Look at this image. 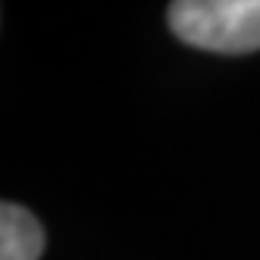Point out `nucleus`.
Instances as JSON below:
<instances>
[{"label":"nucleus","mask_w":260,"mask_h":260,"mask_svg":"<svg viewBox=\"0 0 260 260\" xmlns=\"http://www.w3.org/2000/svg\"><path fill=\"white\" fill-rule=\"evenodd\" d=\"M44 254V226L31 210L0 201V260H38Z\"/></svg>","instance_id":"f03ea898"},{"label":"nucleus","mask_w":260,"mask_h":260,"mask_svg":"<svg viewBox=\"0 0 260 260\" xmlns=\"http://www.w3.org/2000/svg\"><path fill=\"white\" fill-rule=\"evenodd\" d=\"M166 19L179 41L201 50H260V0H176Z\"/></svg>","instance_id":"f257e3e1"}]
</instances>
